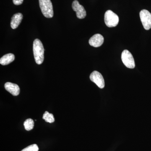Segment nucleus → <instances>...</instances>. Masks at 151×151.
<instances>
[{
	"label": "nucleus",
	"mask_w": 151,
	"mask_h": 151,
	"mask_svg": "<svg viewBox=\"0 0 151 151\" xmlns=\"http://www.w3.org/2000/svg\"><path fill=\"white\" fill-rule=\"evenodd\" d=\"M24 128L27 131H29L32 130L34 127V122L32 119H27L24 123Z\"/></svg>",
	"instance_id": "nucleus-12"
},
{
	"label": "nucleus",
	"mask_w": 151,
	"mask_h": 151,
	"mask_svg": "<svg viewBox=\"0 0 151 151\" xmlns=\"http://www.w3.org/2000/svg\"><path fill=\"white\" fill-rule=\"evenodd\" d=\"M15 59L14 55L12 53H8L5 55L0 59V63L2 65H8L13 62Z\"/></svg>",
	"instance_id": "nucleus-11"
},
{
	"label": "nucleus",
	"mask_w": 151,
	"mask_h": 151,
	"mask_svg": "<svg viewBox=\"0 0 151 151\" xmlns=\"http://www.w3.org/2000/svg\"><path fill=\"white\" fill-rule=\"evenodd\" d=\"M42 119L45 120V122L49 123H52L55 122V119L52 113H49L47 111H45L43 114Z\"/></svg>",
	"instance_id": "nucleus-13"
},
{
	"label": "nucleus",
	"mask_w": 151,
	"mask_h": 151,
	"mask_svg": "<svg viewBox=\"0 0 151 151\" xmlns=\"http://www.w3.org/2000/svg\"><path fill=\"white\" fill-rule=\"evenodd\" d=\"M90 79L98 87L103 89L105 86V81L102 74L97 71H94L90 75Z\"/></svg>",
	"instance_id": "nucleus-6"
},
{
	"label": "nucleus",
	"mask_w": 151,
	"mask_h": 151,
	"mask_svg": "<svg viewBox=\"0 0 151 151\" xmlns=\"http://www.w3.org/2000/svg\"><path fill=\"white\" fill-rule=\"evenodd\" d=\"M104 37L100 34L94 35L90 38L89 42L91 46L97 47L101 46L104 42Z\"/></svg>",
	"instance_id": "nucleus-8"
},
{
	"label": "nucleus",
	"mask_w": 151,
	"mask_h": 151,
	"mask_svg": "<svg viewBox=\"0 0 151 151\" xmlns=\"http://www.w3.org/2000/svg\"><path fill=\"white\" fill-rule=\"evenodd\" d=\"M41 10L44 17L51 18L53 16V7L50 0H39Z\"/></svg>",
	"instance_id": "nucleus-2"
},
{
	"label": "nucleus",
	"mask_w": 151,
	"mask_h": 151,
	"mask_svg": "<svg viewBox=\"0 0 151 151\" xmlns=\"http://www.w3.org/2000/svg\"><path fill=\"white\" fill-rule=\"evenodd\" d=\"M24 0H13L14 4L15 5H19L22 4Z\"/></svg>",
	"instance_id": "nucleus-15"
},
{
	"label": "nucleus",
	"mask_w": 151,
	"mask_h": 151,
	"mask_svg": "<svg viewBox=\"0 0 151 151\" xmlns=\"http://www.w3.org/2000/svg\"><path fill=\"white\" fill-rule=\"evenodd\" d=\"M73 10L76 12V17L79 19H84L86 16V12L83 6L79 4L77 0L73 1L72 4Z\"/></svg>",
	"instance_id": "nucleus-7"
},
{
	"label": "nucleus",
	"mask_w": 151,
	"mask_h": 151,
	"mask_svg": "<svg viewBox=\"0 0 151 151\" xmlns=\"http://www.w3.org/2000/svg\"><path fill=\"white\" fill-rule=\"evenodd\" d=\"M122 62L126 67L134 68L135 67L134 60L132 53L127 50H125L122 54Z\"/></svg>",
	"instance_id": "nucleus-4"
},
{
	"label": "nucleus",
	"mask_w": 151,
	"mask_h": 151,
	"mask_svg": "<svg viewBox=\"0 0 151 151\" xmlns=\"http://www.w3.org/2000/svg\"><path fill=\"white\" fill-rule=\"evenodd\" d=\"M39 148L36 144L31 145L25 148L24 149L21 151H38Z\"/></svg>",
	"instance_id": "nucleus-14"
},
{
	"label": "nucleus",
	"mask_w": 151,
	"mask_h": 151,
	"mask_svg": "<svg viewBox=\"0 0 151 151\" xmlns=\"http://www.w3.org/2000/svg\"><path fill=\"white\" fill-rule=\"evenodd\" d=\"M141 22L144 28L149 30L151 28V14L148 11L142 10L139 13Z\"/></svg>",
	"instance_id": "nucleus-5"
},
{
	"label": "nucleus",
	"mask_w": 151,
	"mask_h": 151,
	"mask_svg": "<svg viewBox=\"0 0 151 151\" xmlns=\"http://www.w3.org/2000/svg\"><path fill=\"white\" fill-rule=\"evenodd\" d=\"M5 88L8 92L14 96H17L20 93V88L17 84L6 82L4 85Z\"/></svg>",
	"instance_id": "nucleus-9"
},
{
	"label": "nucleus",
	"mask_w": 151,
	"mask_h": 151,
	"mask_svg": "<svg viewBox=\"0 0 151 151\" xmlns=\"http://www.w3.org/2000/svg\"><path fill=\"white\" fill-rule=\"evenodd\" d=\"M22 19V14L20 13L14 14L12 17L11 22V27L13 29H15L17 28L21 22Z\"/></svg>",
	"instance_id": "nucleus-10"
},
{
	"label": "nucleus",
	"mask_w": 151,
	"mask_h": 151,
	"mask_svg": "<svg viewBox=\"0 0 151 151\" xmlns=\"http://www.w3.org/2000/svg\"><path fill=\"white\" fill-rule=\"evenodd\" d=\"M33 51L35 62L39 65L42 64L44 59V49L42 42L39 39L34 41Z\"/></svg>",
	"instance_id": "nucleus-1"
},
{
	"label": "nucleus",
	"mask_w": 151,
	"mask_h": 151,
	"mask_svg": "<svg viewBox=\"0 0 151 151\" xmlns=\"http://www.w3.org/2000/svg\"><path fill=\"white\" fill-rule=\"evenodd\" d=\"M118 16L111 10L106 11L104 17V21L105 24L109 27H116L119 22Z\"/></svg>",
	"instance_id": "nucleus-3"
}]
</instances>
